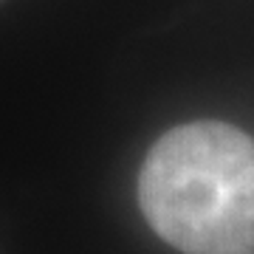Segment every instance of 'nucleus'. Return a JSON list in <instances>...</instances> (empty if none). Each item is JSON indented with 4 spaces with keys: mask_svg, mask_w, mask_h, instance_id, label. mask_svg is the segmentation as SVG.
Here are the masks:
<instances>
[{
    "mask_svg": "<svg viewBox=\"0 0 254 254\" xmlns=\"http://www.w3.org/2000/svg\"><path fill=\"white\" fill-rule=\"evenodd\" d=\"M138 206L181 254H254V138L209 119L167 130L141 164Z\"/></svg>",
    "mask_w": 254,
    "mask_h": 254,
    "instance_id": "nucleus-1",
    "label": "nucleus"
}]
</instances>
